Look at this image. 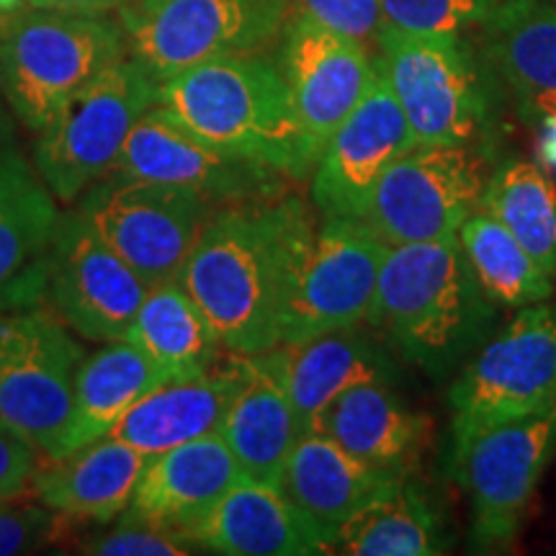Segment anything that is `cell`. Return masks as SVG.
<instances>
[{"instance_id":"23","label":"cell","mask_w":556,"mask_h":556,"mask_svg":"<svg viewBox=\"0 0 556 556\" xmlns=\"http://www.w3.org/2000/svg\"><path fill=\"white\" fill-rule=\"evenodd\" d=\"M60 208L39 170L0 144V312L39 299Z\"/></svg>"},{"instance_id":"12","label":"cell","mask_w":556,"mask_h":556,"mask_svg":"<svg viewBox=\"0 0 556 556\" xmlns=\"http://www.w3.org/2000/svg\"><path fill=\"white\" fill-rule=\"evenodd\" d=\"M289 0H135L122 11L129 58L155 83L276 37Z\"/></svg>"},{"instance_id":"40","label":"cell","mask_w":556,"mask_h":556,"mask_svg":"<svg viewBox=\"0 0 556 556\" xmlns=\"http://www.w3.org/2000/svg\"><path fill=\"white\" fill-rule=\"evenodd\" d=\"M3 101H5V96H3V90H0V144H3V139L9 137V131H11V122H9V114H5Z\"/></svg>"},{"instance_id":"35","label":"cell","mask_w":556,"mask_h":556,"mask_svg":"<svg viewBox=\"0 0 556 556\" xmlns=\"http://www.w3.org/2000/svg\"><path fill=\"white\" fill-rule=\"evenodd\" d=\"M302 13L361 45L377 41L387 24L381 0H302Z\"/></svg>"},{"instance_id":"7","label":"cell","mask_w":556,"mask_h":556,"mask_svg":"<svg viewBox=\"0 0 556 556\" xmlns=\"http://www.w3.org/2000/svg\"><path fill=\"white\" fill-rule=\"evenodd\" d=\"M157 103V83L148 70L124 58L78 93L39 131L34 165L60 201H75L114 168L129 131Z\"/></svg>"},{"instance_id":"13","label":"cell","mask_w":556,"mask_h":556,"mask_svg":"<svg viewBox=\"0 0 556 556\" xmlns=\"http://www.w3.org/2000/svg\"><path fill=\"white\" fill-rule=\"evenodd\" d=\"M387 250L361 217L323 214L296 263L281 343L366 323Z\"/></svg>"},{"instance_id":"19","label":"cell","mask_w":556,"mask_h":556,"mask_svg":"<svg viewBox=\"0 0 556 556\" xmlns=\"http://www.w3.org/2000/svg\"><path fill=\"white\" fill-rule=\"evenodd\" d=\"M268 358L287 389L302 433L345 389L368 381L394 384L400 377L389 348L361 325L319 332L296 343H278L268 351Z\"/></svg>"},{"instance_id":"29","label":"cell","mask_w":556,"mask_h":556,"mask_svg":"<svg viewBox=\"0 0 556 556\" xmlns=\"http://www.w3.org/2000/svg\"><path fill=\"white\" fill-rule=\"evenodd\" d=\"M127 340L155 361L170 381L204 374L217 364L225 348L219 332L178 278L150 287Z\"/></svg>"},{"instance_id":"10","label":"cell","mask_w":556,"mask_h":556,"mask_svg":"<svg viewBox=\"0 0 556 556\" xmlns=\"http://www.w3.org/2000/svg\"><path fill=\"white\" fill-rule=\"evenodd\" d=\"M83 348L50 307L0 312V420L45 454L62 456Z\"/></svg>"},{"instance_id":"25","label":"cell","mask_w":556,"mask_h":556,"mask_svg":"<svg viewBox=\"0 0 556 556\" xmlns=\"http://www.w3.org/2000/svg\"><path fill=\"white\" fill-rule=\"evenodd\" d=\"M428 417L409 409L387 381L345 389L315 417L309 430L371 467L413 475L428 441Z\"/></svg>"},{"instance_id":"27","label":"cell","mask_w":556,"mask_h":556,"mask_svg":"<svg viewBox=\"0 0 556 556\" xmlns=\"http://www.w3.org/2000/svg\"><path fill=\"white\" fill-rule=\"evenodd\" d=\"M242 475L276 486L283 464L302 435L287 389L268 351L248 356V377L219 428Z\"/></svg>"},{"instance_id":"2","label":"cell","mask_w":556,"mask_h":556,"mask_svg":"<svg viewBox=\"0 0 556 556\" xmlns=\"http://www.w3.org/2000/svg\"><path fill=\"white\" fill-rule=\"evenodd\" d=\"M497 304L479 287L458 235L387 250L366 323L433 379L464 366L495 332Z\"/></svg>"},{"instance_id":"22","label":"cell","mask_w":556,"mask_h":556,"mask_svg":"<svg viewBox=\"0 0 556 556\" xmlns=\"http://www.w3.org/2000/svg\"><path fill=\"white\" fill-rule=\"evenodd\" d=\"M407 477L371 467L340 448L328 435L307 430L291 448L276 486L296 510L338 541L340 528L348 520L400 490Z\"/></svg>"},{"instance_id":"38","label":"cell","mask_w":556,"mask_h":556,"mask_svg":"<svg viewBox=\"0 0 556 556\" xmlns=\"http://www.w3.org/2000/svg\"><path fill=\"white\" fill-rule=\"evenodd\" d=\"M135 0H26L31 9H47V11H67V13H109V11H124Z\"/></svg>"},{"instance_id":"31","label":"cell","mask_w":556,"mask_h":556,"mask_svg":"<svg viewBox=\"0 0 556 556\" xmlns=\"http://www.w3.org/2000/svg\"><path fill=\"white\" fill-rule=\"evenodd\" d=\"M458 242L479 287L497 307L523 309L554 294V278L520 245L516 235L484 208H475L464 219Z\"/></svg>"},{"instance_id":"37","label":"cell","mask_w":556,"mask_h":556,"mask_svg":"<svg viewBox=\"0 0 556 556\" xmlns=\"http://www.w3.org/2000/svg\"><path fill=\"white\" fill-rule=\"evenodd\" d=\"M52 528L50 507L26 505L5 507L0 505V556L24 554L39 546Z\"/></svg>"},{"instance_id":"18","label":"cell","mask_w":556,"mask_h":556,"mask_svg":"<svg viewBox=\"0 0 556 556\" xmlns=\"http://www.w3.org/2000/svg\"><path fill=\"white\" fill-rule=\"evenodd\" d=\"M482 58L516 101L520 119H556V5L497 0L479 24Z\"/></svg>"},{"instance_id":"3","label":"cell","mask_w":556,"mask_h":556,"mask_svg":"<svg viewBox=\"0 0 556 556\" xmlns=\"http://www.w3.org/2000/svg\"><path fill=\"white\" fill-rule=\"evenodd\" d=\"M157 106L212 148L294 180L315 173L287 78L258 54H225L157 83Z\"/></svg>"},{"instance_id":"17","label":"cell","mask_w":556,"mask_h":556,"mask_svg":"<svg viewBox=\"0 0 556 556\" xmlns=\"http://www.w3.org/2000/svg\"><path fill=\"white\" fill-rule=\"evenodd\" d=\"M111 170L131 178L184 186L204 193L217 204L276 197L283 189V173L201 142L199 137L180 129L170 116H165L157 103L144 111L142 119L129 131Z\"/></svg>"},{"instance_id":"9","label":"cell","mask_w":556,"mask_h":556,"mask_svg":"<svg viewBox=\"0 0 556 556\" xmlns=\"http://www.w3.org/2000/svg\"><path fill=\"white\" fill-rule=\"evenodd\" d=\"M554 402L556 304L539 302L520 309L462 366L448 389L451 443Z\"/></svg>"},{"instance_id":"28","label":"cell","mask_w":556,"mask_h":556,"mask_svg":"<svg viewBox=\"0 0 556 556\" xmlns=\"http://www.w3.org/2000/svg\"><path fill=\"white\" fill-rule=\"evenodd\" d=\"M165 381H170L168 374L127 338L114 340L88 361H80L62 456L106 438L139 400Z\"/></svg>"},{"instance_id":"4","label":"cell","mask_w":556,"mask_h":556,"mask_svg":"<svg viewBox=\"0 0 556 556\" xmlns=\"http://www.w3.org/2000/svg\"><path fill=\"white\" fill-rule=\"evenodd\" d=\"M127 58V37L106 13L24 5L0 24V90L21 124L41 131L70 96Z\"/></svg>"},{"instance_id":"16","label":"cell","mask_w":556,"mask_h":556,"mask_svg":"<svg viewBox=\"0 0 556 556\" xmlns=\"http://www.w3.org/2000/svg\"><path fill=\"white\" fill-rule=\"evenodd\" d=\"M278 67L317 168L330 137L371 86L377 62L366 45L299 13L283 31Z\"/></svg>"},{"instance_id":"32","label":"cell","mask_w":556,"mask_h":556,"mask_svg":"<svg viewBox=\"0 0 556 556\" xmlns=\"http://www.w3.org/2000/svg\"><path fill=\"white\" fill-rule=\"evenodd\" d=\"M497 217L556 278V180L533 160H505L492 170L479 206Z\"/></svg>"},{"instance_id":"39","label":"cell","mask_w":556,"mask_h":556,"mask_svg":"<svg viewBox=\"0 0 556 556\" xmlns=\"http://www.w3.org/2000/svg\"><path fill=\"white\" fill-rule=\"evenodd\" d=\"M541 127L546 129V142H544V148H546L548 155H552V157L556 160V119H548V122L541 124Z\"/></svg>"},{"instance_id":"20","label":"cell","mask_w":556,"mask_h":556,"mask_svg":"<svg viewBox=\"0 0 556 556\" xmlns=\"http://www.w3.org/2000/svg\"><path fill=\"white\" fill-rule=\"evenodd\" d=\"M186 539L204 552L227 556H315L336 539L296 510L278 486L242 477Z\"/></svg>"},{"instance_id":"8","label":"cell","mask_w":556,"mask_h":556,"mask_svg":"<svg viewBox=\"0 0 556 556\" xmlns=\"http://www.w3.org/2000/svg\"><path fill=\"white\" fill-rule=\"evenodd\" d=\"M217 201L184 186L109 170L83 191L78 206L99 238L150 287L176 281Z\"/></svg>"},{"instance_id":"15","label":"cell","mask_w":556,"mask_h":556,"mask_svg":"<svg viewBox=\"0 0 556 556\" xmlns=\"http://www.w3.org/2000/svg\"><path fill=\"white\" fill-rule=\"evenodd\" d=\"M374 62L377 73L371 86L330 137L312 173V201L323 214L364 217L389 165L417 144L381 58Z\"/></svg>"},{"instance_id":"26","label":"cell","mask_w":556,"mask_h":556,"mask_svg":"<svg viewBox=\"0 0 556 556\" xmlns=\"http://www.w3.org/2000/svg\"><path fill=\"white\" fill-rule=\"evenodd\" d=\"M148 458L119 438H99L37 471L34 497L60 516L106 523L129 507Z\"/></svg>"},{"instance_id":"34","label":"cell","mask_w":556,"mask_h":556,"mask_svg":"<svg viewBox=\"0 0 556 556\" xmlns=\"http://www.w3.org/2000/svg\"><path fill=\"white\" fill-rule=\"evenodd\" d=\"M191 541L176 531L127 516L119 528L88 541L83 552L99 556H180L191 554Z\"/></svg>"},{"instance_id":"33","label":"cell","mask_w":556,"mask_h":556,"mask_svg":"<svg viewBox=\"0 0 556 556\" xmlns=\"http://www.w3.org/2000/svg\"><path fill=\"white\" fill-rule=\"evenodd\" d=\"M497 0H381L389 24L417 34H464L482 24Z\"/></svg>"},{"instance_id":"14","label":"cell","mask_w":556,"mask_h":556,"mask_svg":"<svg viewBox=\"0 0 556 556\" xmlns=\"http://www.w3.org/2000/svg\"><path fill=\"white\" fill-rule=\"evenodd\" d=\"M150 283L90 229L80 212L60 214L47 253L41 302L86 340L127 338Z\"/></svg>"},{"instance_id":"30","label":"cell","mask_w":556,"mask_h":556,"mask_svg":"<svg viewBox=\"0 0 556 556\" xmlns=\"http://www.w3.org/2000/svg\"><path fill=\"white\" fill-rule=\"evenodd\" d=\"M446 548L441 510L413 475L392 495L348 520L336 541V552L345 556H433Z\"/></svg>"},{"instance_id":"11","label":"cell","mask_w":556,"mask_h":556,"mask_svg":"<svg viewBox=\"0 0 556 556\" xmlns=\"http://www.w3.org/2000/svg\"><path fill=\"white\" fill-rule=\"evenodd\" d=\"M486 144H415L387 168L364 219L389 248L458 235L490 180Z\"/></svg>"},{"instance_id":"1","label":"cell","mask_w":556,"mask_h":556,"mask_svg":"<svg viewBox=\"0 0 556 556\" xmlns=\"http://www.w3.org/2000/svg\"><path fill=\"white\" fill-rule=\"evenodd\" d=\"M315 217L299 197L229 201L214 208L178 281L229 353L255 356L281 343L291 281Z\"/></svg>"},{"instance_id":"5","label":"cell","mask_w":556,"mask_h":556,"mask_svg":"<svg viewBox=\"0 0 556 556\" xmlns=\"http://www.w3.org/2000/svg\"><path fill=\"white\" fill-rule=\"evenodd\" d=\"M379 58L417 144L492 148V86L486 62L462 34H417L381 26Z\"/></svg>"},{"instance_id":"21","label":"cell","mask_w":556,"mask_h":556,"mask_svg":"<svg viewBox=\"0 0 556 556\" xmlns=\"http://www.w3.org/2000/svg\"><path fill=\"white\" fill-rule=\"evenodd\" d=\"M242 477L222 433H208L148 458L127 516L186 536Z\"/></svg>"},{"instance_id":"41","label":"cell","mask_w":556,"mask_h":556,"mask_svg":"<svg viewBox=\"0 0 556 556\" xmlns=\"http://www.w3.org/2000/svg\"><path fill=\"white\" fill-rule=\"evenodd\" d=\"M26 0H0V13L9 16V13H16L18 9H24Z\"/></svg>"},{"instance_id":"24","label":"cell","mask_w":556,"mask_h":556,"mask_svg":"<svg viewBox=\"0 0 556 556\" xmlns=\"http://www.w3.org/2000/svg\"><path fill=\"white\" fill-rule=\"evenodd\" d=\"M248 377V356L217 361L204 374L173 379L139 400L109 435L129 443L144 456H155L180 443L219 433L222 422Z\"/></svg>"},{"instance_id":"6","label":"cell","mask_w":556,"mask_h":556,"mask_svg":"<svg viewBox=\"0 0 556 556\" xmlns=\"http://www.w3.org/2000/svg\"><path fill=\"white\" fill-rule=\"evenodd\" d=\"M448 467L471 507V548L500 552L523 528L556 454V402L451 443Z\"/></svg>"},{"instance_id":"36","label":"cell","mask_w":556,"mask_h":556,"mask_svg":"<svg viewBox=\"0 0 556 556\" xmlns=\"http://www.w3.org/2000/svg\"><path fill=\"white\" fill-rule=\"evenodd\" d=\"M39 451L18 430L0 420V505L18 497L37 475Z\"/></svg>"}]
</instances>
